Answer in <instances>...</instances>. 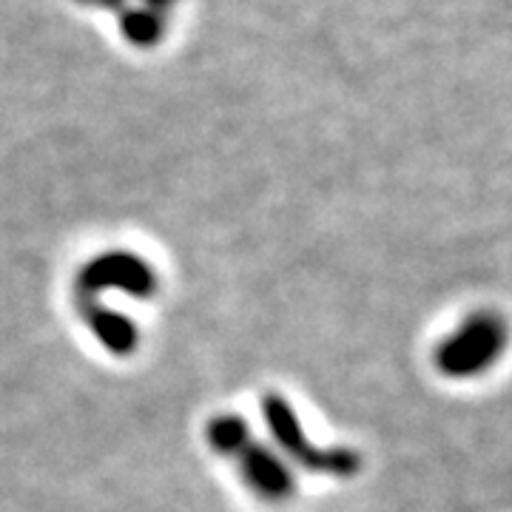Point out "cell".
<instances>
[{
    "label": "cell",
    "mask_w": 512,
    "mask_h": 512,
    "mask_svg": "<svg viewBox=\"0 0 512 512\" xmlns=\"http://www.w3.org/2000/svg\"><path fill=\"white\" fill-rule=\"evenodd\" d=\"M274 404V430L279 439L285 441V447H291L296 456L302 458V461H308L311 467H316V470H330V473H350V470H356V456H350V453H339V456H325V453H316V450H311L308 444H305V439H302V430H299V424H296V419H293V413L288 410V404L282 407V404Z\"/></svg>",
    "instance_id": "cell-2"
},
{
    "label": "cell",
    "mask_w": 512,
    "mask_h": 512,
    "mask_svg": "<svg viewBox=\"0 0 512 512\" xmlns=\"http://www.w3.org/2000/svg\"><path fill=\"white\" fill-rule=\"evenodd\" d=\"M507 342L510 330L498 313H473L436 348V367L450 379H473L501 359Z\"/></svg>",
    "instance_id": "cell-1"
}]
</instances>
